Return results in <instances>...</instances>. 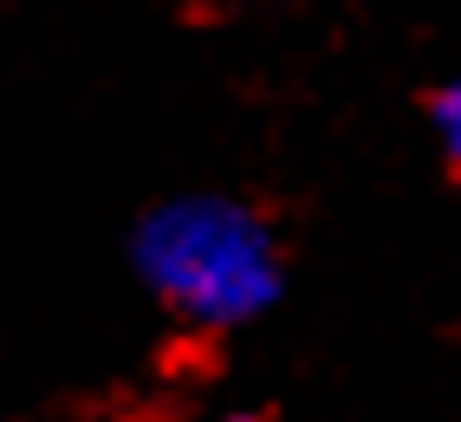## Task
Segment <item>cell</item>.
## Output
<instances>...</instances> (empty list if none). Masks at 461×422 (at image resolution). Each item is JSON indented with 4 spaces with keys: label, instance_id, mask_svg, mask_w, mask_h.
I'll list each match as a JSON object with an SVG mask.
<instances>
[{
    "label": "cell",
    "instance_id": "6da1fadb",
    "mask_svg": "<svg viewBox=\"0 0 461 422\" xmlns=\"http://www.w3.org/2000/svg\"><path fill=\"white\" fill-rule=\"evenodd\" d=\"M137 280L195 331H234L280 306L286 260L267 215L234 195H169L131 234Z\"/></svg>",
    "mask_w": 461,
    "mask_h": 422
},
{
    "label": "cell",
    "instance_id": "7a4b0ae2",
    "mask_svg": "<svg viewBox=\"0 0 461 422\" xmlns=\"http://www.w3.org/2000/svg\"><path fill=\"white\" fill-rule=\"evenodd\" d=\"M429 130H436L442 157L461 169V85H448V92H436V104H429Z\"/></svg>",
    "mask_w": 461,
    "mask_h": 422
},
{
    "label": "cell",
    "instance_id": "3957f363",
    "mask_svg": "<svg viewBox=\"0 0 461 422\" xmlns=\"http://www.w3.org/2000/svg\"><path fill=\"white\" fill-rule=\"evenodd\" d=\"M157 422H248V416H228V409H195V416H157Z\"/></svg>",
    "mask_w": 461,
    "mask_h": 422
}]
</instances>
